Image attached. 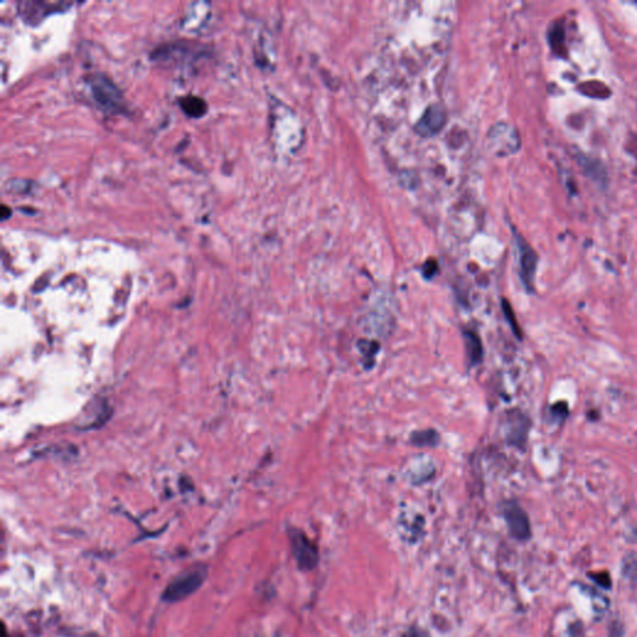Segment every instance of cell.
<instances>
[{
  "instance_id": "ba28073f",
  "label": "cell",
  "mask_w": 637,
  "mask_h": 637,
  "mask_svg": "<svg viewBox=\"0 0 637 637\" xmlns=\"http://www.w3.org/2000/svg\"><path fill=\"white\" fill-rule=\"evenodd\" d=\"M517 244H518L519 249L520 275L524 281L525 287H531L534 274H535V269H537V256L524 239L519 236H517Z\"/></svg>"
},
{
  "instance_id": "7a4b0ae2",
  "label": "cell",
  "mask_w": 637,
  "mask_h": 637,
  "mask_svg": "<svg viewBox=\"0 0 637 637\" xmlns=\"http://www.w3.org/2000/svg\"><path fill=\"white\" fill-rule=\"evenodd\" d=\"M207 578V569L205 567H193L182 571L171 581L166 587L162 599L167 602H175L186 599L189 595L196 593Z\"/></svg>"
},
{
  "instance_id": "5bb4252c",
  "label": "cell",
  "mask_w": 637,
  "mask_h": 637,
  "mask_svg": "<svg viewBox=\"0 0 637 637\" xmlns=\"http://www.w3.org/2000/svg\"><path fill=\"white\" fill-rule=\"evenodd\" d=\"M437 262L436 260H430V262L426 263L425 267H424V275H425V278L430 279L437 273Z\"/></svg>"
},
{
  "instance_id": "8992f818",
  "label": "cell",
  "mask_w": 637,
  "mask_h": 637,
  "mask_svg": "<svg viewBox=\"0 0 637 637\" xmlns=\"http://www.w3.org/2000/svg\"><path fill=\"white\" fill-rule=\"evenodd\" d=\"M503 515L506 519L509 533L518 540H528L531 535V523L528 515L515 502H508L503 506Z\"/></svg>"
},
{
  "instance_id": "8fae6325",
  "label": "cell",
  "mask_w": 637,
  "mask_h": 637,
  "mask_svg": "<svg viewBox=\"0 0 637 637\" xmlns=\"http://www.w3.org/2000/svg\"><path fill=\"white\" fill-rule=\"evenodd\" d=\"M439 442V435L435 430L413 432L411 435V444L419 447H433Z\"/></svg>"
},
{
  "instance_id": "30bf717a",
  "label": "cell",
  "mask_w": 637,
  "mask_h": 637,
  "mask_svg": "<svg viewBox=\"0 0 637 637\" xmlns=\"http://www.w3.org/2000/svg\"><path fill=\"white\" fill-rule=\"evenodd\" d=\"M180 105H181L183 113H186L188 117H191V119H200L208 111L206 101L200 99L198 96H193V95L182 97L181 100H180Z\"/></svg>"
},
{
  "instance_id": "9c48e42d",
  "label": "cell",
  "mask_w": 637,
  "mask_h": 637,
  "mask_svg": "<svg viewBox=\"0 0 637 637\" xmlns=\"http://www.w3.org/2000/svg\"><path fill=\"white\" fill-rule=\"evenodd\" d=\"M463 339L466 343V352H467L470 366L479 365L483 360V345H482L481 338L473 330L466 329L463 332Z\"/></svg>"
},
{
  "instance_id": "7c38bea8",
  "label": "cell",
  "mask_w": 637,
  "mask_h": 637,
  "mask_svg": "<svg viewBox=\"0 0 637 637\" xmlns=\"http://www.w3.org/2000/svg\"><path fill=\"white\" fill-rule=\"evenodd\" d=\"M359 349H360L361 354L363 355L365 363H370L372 366V363L375 361L374 357L377 355V351L380 349V346L377 345V343H374V341H360Z\"/></svg>"
},
{
  "instance_id": "6da1fadb",
  "label": "cell",
  "mask_w": 637,
  "mask_h": 637,
  "mask_svg": "<svg viewBox=\"0 0 637 637\" xmlns=\"http://www.w3.org/2000/svg\"><path fill=\"white\" fill-rule=\"evenodd\" d=\"M90 93L97 106L108 113H120L125 110V99L120 88L104 74H95L88 79Z\"/></svg>"
},
{
  "instance_id": "3957f363",
  "label": "cell",
  "mask_w": 637,
  "mask_h": 637,
  "mask_svg": "<svg viewBox=\"0 0 637 637\" xmlns=\"http://www.w3.org/2000/svg\"><path fill=\"white\" fill-rule=\"evenodd\" d=\"M289 542L293 551L294 559L301 570L310 571L318 567V550L316 545L310 540L304 531L290 528L287 531Z\"/></svg>"
},
{
  "instance_id": "277c9868",
  "label": "cell",
  "mask_w": 637,
  "mask_h": 637,
  "mask_svg": "<svg viewBox=\"0 0 637 637\" xmlns=\"http://www.w3.org/2000/svg\"><path fill=\"white\" fill-rule=\"evenodd\" d=\"M520 146L518 133L508 124L500 122L488 132V147L495 156H509Z\"/></svg>"
},
{
  "instance_id": "2e32d148",
  "label": "cell",
  "mask_w": 637,
  "mask_h": 637,
  "mask_svg": "<svg viewBox=\"0 0 637 637\" xmlns=\"http://www.w3.org/2000/svg\"><path fill=\"white\" fill-rule=\"evenodd\" d=\"M625 571L626 574L630 576L631 580L634 581L637 585V562H634L632 564H627L625 567Z\"/></svg>"
},
{
  "instance_id": "9a60e30c",
  "label": "cell",
  "mask_w": 637,
  "mask_h": 637,
  "mask_svg": "<svg viewBox=\"0 0 637 637\" xmlns=\"http://www.w3.org/2000/svg\"><path fill=\"white\" fill-rule=\"evenodd\" d=\"M401 637H428V634L419 627H410Z\"/></svg>"
},
{
  "instance_id": "e0dca14e",
  "label": "cell",
  "mask_w": 637,
  "mask_h": 637,
  "mask_svg": "<svg viewBox=\"0 0 637 637\" xmlns=\"http://www.w3.org/2000/svg\"><path fill=\"white\" fill-rule=\"evenodd\" d=\"M10 216H12V209H10L9 207L6 206V205H3V206H1V214H0L1 219H3V220H7Z\"/></svg>"
},
{
  "instance_id": "5b68a950",
  "label": "cell",
  "mask_w": 637,
  "mask_h": 637,
  "mask_svg": "<svg viewBox=\"0 0 637 637\" xmlns=\"http://www.w3.org/2000/svg\"><path fill=\"white\" fill-rule=\"evenodd\" d=\"M71 7L64 1H21L18 4L20 18L28 26H35L46 19L49 15L66 10Z\"/></svg>"
},
{
  "instance_id": "52a82bcc",
  "label": "cell",
  "mask_w": 637,
  "mask_h": 637,
  "mask_svg": "<svg viewBox=\"0 0 637 637\" xmlns=\"http://www.w3.org/2000/svg\"><path fill=\"white\" fill-rule=\"evenodd\" d=\"M447 124V113L439 105H431L426 108L421 119L415 125V131L421 137H432L437 135Z\"/></svg>"
},
{
  "instance_id": "4fadbf2b",
  "label": "cell",
  "mask_w": 637,
  "mask_h": 637,
  "mask_svg": "<svg viewBox=\"0 0 637 637\" xmlns=\"http://www.w3.org/2000/svg\"><path fill=\"white\" fill-rule=\"evenodd\" d=\"M503 309H504V312H506V318L508 321L511 323L512 325L513 330L515 332V335H520V332H519L518 326H517V321H515V318L513 315L512 307L509 305V303H506V300L503 301Z\"/></svg>"
}]
</instances>
